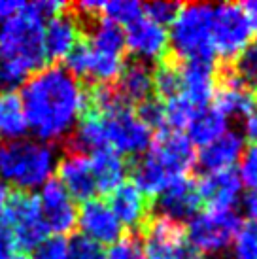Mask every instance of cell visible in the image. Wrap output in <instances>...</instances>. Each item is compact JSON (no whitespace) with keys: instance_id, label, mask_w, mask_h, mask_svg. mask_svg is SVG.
<instances>
[{"instance_id":"8992f818","label":"cell","mask_w":257,"mask_h":259,"mask_svg":"<svg viewBox=\"0 0 257 259\" xmlns=\"http://www.w3.org/2000/svg\"><path fill=\"white\" fill-rule=\"evenodd\" d=\"M255 32V23L242 4L223 2L214 6L212 14V46L214 53L225 61L236 59L248 46Z\"/></svg>"},{"instance_id":"7bdbcfd3","label":"cell","mask_w":257,"mask_h":259,"mask_svg":"<svg viewBox=\"0 0 257 259\" xmlns=\"http://www.w3.org/2000/svg\"><path fill=\"white\" fill-rule=\"evenodd\" d=\"M8 197H10V187L0 180V214H2V210H4V206H6Z\"/></svg>"},{"instance_id":"d4e9b609","label":"cell","mask_w":257,"mask_h":259,"mask_svg":"<svg viewBox=\"0 0 257 259\" xmlns=\"http://www.w3.org/2000/svg\"><path fill=\"white\" fill-rule=\"evenodd\" d=\"M25 133H27V119L19 95L14 91L0 93V137L10 142V140H19Z\"/></svg>"},{"instance_id":"f546056e","label":"cell","mask_w":257,"mask_h":259,"mask_svg":"<svg viewBox=\"0 0 257 259\" xmlns=\"http://www.w3.org/2000/svg\"><path fill=\"white\" fill-rule=\"evenodd\" d=\"M231 70L242 85L250 91H257V46H248L235 59V66Z\"/></svg>"},{"instance_id":"3957f363","label":"cell","mask_w":257,"mask_h":259,"mask_svg":"<svg viewBox=\"0 0 257 259\" xmlns=\"http://www.w3.org/2000/svg\"><path fill=\"white\" fill-rule=\"evenodd\" d=\"M212 4L193 2L180 8L168 30V48L180 61H212Z\"/></svg>"},{"instance_id":"9a60e30c","label":"cell","mask_w":257,"mask_h":259,"mask_svg":"<svg viewBox=\"0 0 257 259\" xmlns=\"http://www.w3.org/2000/svg\"><path fill=\"white\" fill-rule=\"evenodd\" d=\"M83 38L81 21L74 12L70 4L63 14L55 15L53 19L46 23L44 29V51L48 61H61L70 53L76 44Z\"/></svg>"},{"instance_id":"484cf974","label":"cell","mask_w":257,"mask_h":259,"mask_svg":"<svg viewBox=\"0 0 257 259\" xmlns=\"http://www.w3.org/2000/svg\"><path fill=\"white\" fill-rule=\"evenodd\" d=\"M85 40L95 51L108 53V55H119V57L125 55V32L121 30V27L102 17L91 23V30Z\"/></svg>"},{"instance_id":"4dcf8cb0","label":"cell","mask_w":257,"mask_h":259,"mask_svg":"<svg viewBox=\"0 0 257 259\" xmlns=\"http://www.w3.org/2000/svg\"><path fill=\"white\" fill-rule=\"evenodd\" d=\"M231 246L235 259H257V223H242Z\"/></svg>"},{"instance_id":"d590c367","label":"cell","mask_w":257,"mask_h":259,"mask_svg":"<svg viewBox=\"0 0 257 259\" xmlns=\"http://www.w3.org/2000/svg\"><path fill=\"white\" fill-rule=\"evenodd\" d=\"M104 259H146L144 246L138 237H121L108 248Z\"/></svg>"},{"instance_id":"ee69618b","label":"cell","mask_w":257,"mask_h":259,"mask_svg":"<svg viewBox=\"0 0 257 259\" xmlns=\"http://www.w3.org/2000/svg\"><path fill=\"white\" fill-rule=\"evenodd\" d=\"M242 8L248 12V15H250L251 19H253V23L257 21V0H253V2H246V4H242Z\"/></svg>"},{"instance_id":"44dd1931","label":"cell","mask_w":257,"mask_h":259,"mask_svg":"<svg viewBox=\"0 0 257 259\" xmlns=\"http://www.w3.org/2000/svg\"><path fill=\"white\" fill-rule=\"evenodd\" d=\"M114 87L125 104H131V102L140 104V102L151 99L153 70L148 63H142V61L125 63L121 74L117 76V85Z\"/></svg>"},{"instance_id":"ba28073f","label":"cell","mask_w":257,"mask_h":259,"mask_svg":"<svg viewBox=\"0 0 257 259\" xmlns=\"http://www.w3.org/2000/svg\"><path fill=\"white\" fill-rule=\"evenodd\" d=\"M40 216L48 233L53 237H63L78 225V208L74 199L59 180H48L40 193Z\"/></svg>"},{"instance_id":"8d00e7d4","label":"cell","mask_w":257,"mask_h":259,"mask_svg":"<svg viewBox=\"0 0 257 259\" xmlns=\"http://www.w3.org/2000/svg\"><path fill=\"white\" fill-rule=\"evenodd\" d=\"M27 76L29 74L25 72L21 66H17L15 63L8 61V59L0 57V89H4V93L15 89L17 85H21Z\"/></svg>"},{"instance_id":"6da1fadb","label":"cell","mask_w":257,"mask_h":259,"mask_svg":"<svg viewBox=\"0 0 257 259\" xmlns=\"http://www.w3.org/2000/svg\"><path fill=\"white\" fill-rule=\"evenodd\" d=\"M27 129L46 142L70 135L85 112V89L63 66H44L21 89Z\"/></svg>"},{"instance_id":"74e56055","label":"cell","mask_w":257,"mask_h":259,"mask_svg":"<svg viewBox=\"0 0 257 259\" xmlns=\"http://www.w3.org/2000/svg\"><path fill=\"white\" fill-rule=\"evenodd\" d=\"M34 259H66V240L63 237H48L34 250Z\"/></svg>"},{"instance_id":"1f68e13d","label":"cell","mask_w":257,"mask_h":259,"mask_svg":"<svg viewBox=\"0 0 257 259\" xmlns=\"http://www.w3.org/2000/svg\"><path fill=\"white\" fill-rule=\"evenodd\" d=\"M136 117L153 133L159 131V135L166 131V121H164V104L159 99H148L138 104V110L135 112Z\"/></svg>"},{"instance_id":"ac0fdd59","label":"cell","mask_w":257,"mask_h":259,"mask_svg":"<svg viewBox=\"0 0 257 259\" xmlns=\"http://www.w3.org/2000/svg\"><path fill=\"white\" fill-rule=\"evenodd\" d=\"M59 182L66 193L76 201H89L97 193V184L91 170V161L87 155L66 151L57 163Z\"/></svg>"},{"instance_id":"b9f144b4","label":"cell","mask_w":257,"mask_h":259,"mask_svg":"<svg viewBox=\"0 0 257 259\" xmlns=\"http://www.w3.org/2000/svg\"><path fill=\"white\" fill-rule=\"evenodd\" d=\"M246 135H248L257 146V108L253 110V114L246 119Z\"/></svg>"},{"instance_id":"7c38bea8","label":"cell","mask_w":257,"mask_h":259,"mask_svg":"<svg viewBox=\"0 0 257 259\" xmlns=\"http://www.w3.org/2000/svg\"><path fill=\"white\" fill-rule=\"evenodd\" d=\"M78 225L81 235L100 246H112L123 237V227L110 210L108 202L89 199L78 210Z\"/></svg>"},{"instance_id":"d6a6232c","label":"cell","mask_w":257,"mask_h":259,"mask_svg":"<svg viewBox=\"0 0 257 259\" xmlns=\"http://www.w3.org/2000/svg\"><path fill=\"white\" fill-rule=\"evenodd\" d=\"M102 246L93 242L91 238L79 235H72L66 242V259H104Z\"/></svg>"},{"instance_id":"2e32d148","label":"cell","mask_w":257,"mask_h":259,"mask_svg":"<svg viewBox=\"0 0 257 259\" xmlns=\"http://www.w3.org/2000/svg\"><path fill=\"white\" fill-rule=\"evenodd\" d=\"M246 146V137L238 131H225L214 142L200 148L195 163L204 174L229 170L240 161Z\"/></svg>"},{"instance_id":"4fadbf2b","label":"cell","mask_w":257,"mask_h":259,"mask_svg":"<svg viewBox=\"0 0 257 259\" xmlns=\"http://www.w3.org/2000/svg\"><path fill=\"white\" fill-rule=\"evenodd\" d=\"M218 87V72L212 61H187L180 66V95L195 108L210 106Z\"/></svg>"},{"instance_id":"f6af8a7d","label":"cell","mask_w":257,"mask_h":259,"mask_svg":"<svg viewBox=\"0 0 257 259\" xmlns=\"http://www.w3.org/2000/svg\"><path fill=\"white\" fill-rule=\"evenodd\" d=\"M12 259H32V257H29V255H25V253H19V255H14Z\"/></svg>"},{"instance_id":"bcb514c9","label":"cell","mask_w":257,"mask_h":259,"mask_svg":"<svg viewBox=\"0 0 257 259\" xmlns=\"http://www.w3.org/2000/svg\"><path fill=\"white\" fill-rule=\"evenodd\" d=\"M189 259H202V257H189Z\"/></svg>"},{"instance_id":"e0dca14e","label":"cell","mask_w":257,"mask_h":259,"mask_svg":"<svg viewBox=\"0 0 257 259\" xmlns=\"http://www.w3.org/2000/svg\"><path fill=\"white\" fill-rule=\"evenodd\" d=\"M197 189L200 201H206L208 210H235L242 193V184L238 180V174L229 168L202 174L197 182Z\"/></svg>"},{"instance_id":"e575fe53","label":"cell","mask_w":257,"mask_h":259,"mask_svg":"<svg viewBox=\"0 0 257 259\" xmlns=\"http://www.w3.org/2000/svg\"><path fill=\"white\" fill-rule=\"evenodd\" d=\"M182 4L178 2H163V0H155V2H148V4H142V12L144 17L150 19V21L157 23L161 27H166L174 21L176 14L180 12Z\"/></svg>"},{"instance_id":"30bf717a","label":"cell","mask_w":257,"mask_h":259,"mask_svg":"<svg viewBox=\"0 0 257 259\" xmlns=\"http://www.w3.org/2000/svg\"><path fill=\"white\" fill-rule=\"evenodd\" d=\"M200 202L197 182L187 176L176 178L157 195L159 218L182 225V222H189L199 214Z\"/></svg>"},{"instance_id":"83f0119b","label":"cell","mask_w":257,"mask_h":259,"mask_svg":"<svg viewBox=\"0 0 257 259\" xmlns=\"http://www.w3.org/2000/svg\"><path fill=\"white\" fill-rule=\"evenodd\" d=\"M153 91L164 101L180 95V66L174 61H161L153 72Z\"/></svg>"},{"instance_id":"f1b7e54d","label":"cell","mask_w":257,"mask_h":259,"mask_svg":"<svg viewBox=\"0 0 257 259\" xmlns=\"http://www.w3.org/2000/svg\"><path fill=\"white\" fill-rule=\"evenodd\" d=\"M197 112V108L193 106L191 102L184 99L182 95L172 97L164 102V121H166V131H182L187 127V123L191 121L193 114Z\"/></svg>"},{"instance_id":"60d3db41","label":"cell","mask_w":257,"mask_h":259,"mask_svg":"<svg viewBox=\"0 0 257 259\" xmlns=\"http://www.w3.org/2000/svg\"><path fill=\"white\" fill-rule=\"evenodd\" d=\"M244 210L250 216V222L257 223V193H251L246 201H244Z\"/></svg>"},{"instance_id":"5b68a950","label":"cell","mask_w":257,"mask_h":259,"mask_svg":"<svg viewBox=\"0 0 257 259\" xmlns=\"http://www.w3.org/2000/svg\"><path fill=\"white\" fill-rule=\"evenodd\" d=\"M242 220L236 210H206L189 220L186 238L189 248L204 255H216L231 248Z\"/></svg>"},{"instance_id":"ffe728a7","label":"cell","mask_w":257,"mask_h":259,"mask_svg":"<svg viewBox=\"0 0 257 259\" xmlns=\"http://www.w3.org/2000/svg\"><path fill=\"white\" fill-rule=\"evenodd\" d=\"M110 210L114 212L123 229H140L148 223L150 201L148 197L131 182H123L110 193Z\"/></svg>"},{"instance_id":"9c48e42d","label":"cell","mask_w":257,"mask_h":259,"mask_svg":"<svg viewBox=\"0 0 257 259\" xmlns=\"http://www.w3.org/2000/svg\"><path fill=\"white\" fill-rule=\"evenodd\" d=\"M146 229V259H189L191 248L187 244L186 231L180 223L164 218L148 220Z\"/></svg>"},{"instance_id":"ab89813d","label":"cell","mask_w":257,"mask_h":259,"mask_svg":"<svg viewBox=\"0 0 257 259\" xmlns=\"http://www.w3.org/2000/svg\"><path fill=\"white\" fill-rule=\"evenodd\" d=\"M25 2H14V0H0V19L8 21L23 12Z\"/></svg>"},{"instance_id":"5bb4252c","label":"cell","mask_w":257,"mask_h":259,"mask_svg":"<svg viewBox=\"0 0 257 259\" xmlns=\"http://www.w3.org/2000/svg\"><path fill=\"white\" fill-rule=\"evenodd\" d=\"M125 50H128L138 61H159L168 50V30L140 17L138 21L125 27Z\"/></svg>"},{"instance_id":"cb8c5ba5","label":"cell","mask_w":257,"mask_h":259,"mask_svg":"<svg viewBox=\"0 0 257 259\" xmlns=\"http://www.w3.org/2000/svg\"><path fill=\"white\" fill-rule=\"evenodd\" d=\"M133 178H135V186L142 191L148 199L150 197H157L164 187L170 184L168 174L164 172V168L153 155V151L148 150L142 153L140 157L135 161L133 166Z\"/></svg>"},{"instance_id":"f35d334b","label":"cell","mask_w":257,"mask_h":259,"mask_svg":"<svg viewBox=\"0 0 257 259\" xmlns=\"http://www.w3.org/2000/svg\"><path fill=\"white\" fill-rule=\"evenodd\" d=\"M15 250V240L12 229L0 220V259H12Z\"/></svg>"},{"instance_id":"8fae6325","label":"cell","mask_w":257,"mask_h":259,"mask_svg":"<svg viewBox=\"0 0 257 259\" xmlns=\"http://www.w3.org/2000/svg\"><path fill=\"white\" fill-rule=\"evenodd\" d=\"M150 150L153 151V155L157 157L170 180L187 176L197 159L193 144L184 133H176V131L161 133L157 140L150 146Z\"/></svg>"},{"instance_id":"7a4b0ae2","label":"cell","mask_w":257,"mask_h":259,"mask_svg":"<svg viewBox=\"0 0 257 259\" xmlns=\"http://www.w3.org/2000/svg\"><path fill=\"white\" fill-rule=\"evenodd\" d=\"M57 166L53 146L36 140H10L0 146V180L19 191H30L50 180Z\"/></svg>"},{"instance_id":"4316f807","label":"cell","mask_w":257,"mask_h":259,"mask_svg":"<svg viewBox=\"0 0 257 259\" xmlns=\"http://www.w3.org/2000/svg\"><path fill=\"white\" fill-rule=\"evenodd\" d=\"M102 19L114 23L117 27L121 25H131V23L138 21L140 17H144L142 4L135 2V0H112V2H102L100 8V15Z\"/></svg>"},{"instance_id":"836d02e7","label":"cell","mask_w":257,"mask_h":259,"mask_svg":"<svg viewBox=\"0 0 257 259\" xmlns=\"http://www.w3.org/2000/svg\"><path fill=\"white\" fill-rule=\"evenodd\" d=\"M238 180L251 193H257V146L246 148L238 161Z\"/></svg>"},{"instance_id":"277c9868","label":"cell","mask_w":257,"mask_h":259,"mask_svg":"<svg viewBox=\"0 0 257 259\" xmlns=\"http://www.w3.org/2000/svg\"><path fill=\"white\" fill-rule=\"evenodd\" d=\"M0 57L21 66L27 74L44 68V25L21 12L0 27Z\"/></svg>"},{"instance_id":"d6986e66","label":"cell","mask_w":257,"mask_h":259,"mask_svg":"<svg viewBox=\"0 0 257 259\" xmlns=\"http://www.w3.org/2000/svg\"><path fill=\"white\" fill-rule=\"evenodd\" d=\"M214 108L222 112L225 117H250L257 108V101L253 91L242 85L233 70H223L220 76V83L216 87Z\"/></svg>"},{"instance_id":"603a6c76","label":"cell","mask_w":257,"mask_h":259,"mask_svg":"<svg viewBox=\"0 0 257 259\" xmlns=\"http://www.w3.org/2000/svg\"><path fill=\"white\" fill-rule=\"evenodd\" d=\"M186 131L187 140L193 146L204 148L227 131V117L222 112H218L214 106H204V108H199L193 114Z\"/></svg>"},{"instance_id":"7402d4cb","label":"cell","mask_w":257,"mask_h":259,"mask_svg":"<svg viewBox=\"0 0 257 259\" xmlns=\"http://www.w3.org/2000/svg\"><path fill=\"white\" fill-rule=\"evenodd\" d=\"M89 161H91V170L97 184V193H112L115 187L123 184L127 174V163L119 153H115L110 148H102L95 151Z\"/></svg>"},{"instance_id":"52a82bcc","label":"cell","mask_w":257,"mask_h":259,"mask_svg":"<svg viewBox=\"0 0 257 259\" xmlns=\"http://www.w3.org/2000/svg\"><path fill=\"white\" fill-rule=\"evenodd\" d=\"M100 119L104 125L106 148L114 150L121 157L123 155L140 157L153 144V133L136 117L135 112L128 108V104H121L110 110L108 114L100 115Z\"/></svg>"}]
</instances>
